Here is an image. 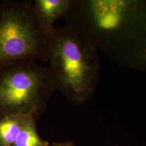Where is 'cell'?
Segmentation results:
<instances>
[{
  "label": "cell",
  "instance_id": "1",
  "mask_svg": "<svg viewBox=\"0 0 146 146\" xmlns=\"http://www.w3.org/2000/svg\"><path fill=\"white\" fill-rule=\"evenodd\" d=\"M64 18L115 64L146 72V0H74Z\"/></svg>",
  "mask_w": 146,
  "mask_h": 146
},
{
  "label": "cell",
  "instance_id": "2",
  "mask_svg": "<svg viewBox=\"0 0 146 146\" xmlns=\"http://www.w3.org/2000/svg\"><path fill=\"white\" fill-rule=\"evenodd\" d=\"M47 69L55 90L75 104L94 94L100 75L99 50L86 37L65 25L49 36Z\"/></svg>",
  "mask_w": 146,
  "mask_h": 146
},
{
  "label": "cell",
  "instance_id": "3",
  "mask_svg": "<svg viewBox=\"0 0 146 146\" xmlns=\"http://www.w3.org/2000/svg\"><path fill=\"white\" fill-rule=\"evenodd\" d=\"M55 89L46 67L33 61L0 66V119L10 115L39 117Z\"/></svg>",
  "mask_w": 146,
  "mask_h": 146
},
{
  "label": "cell",
  "instance_id": "4",
  "mask_svg": "<svg viewBox=\"0 0 146 146\" xmlns=\"http://www.w3.org/2000/svg\"><path fill=\"white\" fill-rule=\"evenodd\" d=\"M49 36L28 1L0 3V66L19 61H47Z\"/></svg>",
  "mask_w": 146,
  "mask_h": 146
},
{
  "label": "cell",
  "instance_id": "5",
  "mask_svg": "<svg viewBox=\"0 0 146 146\" xmlns=\"http://www.w3.org/2000/svg\"><path fill=\"white\" fill-rule=\"evenodd\" d=\"M73 3L74 0H35L33 2L37 21L48 36L55 29V22L67 15Z\"/></svg>",
  "mask_w": 146,
  "mask_h": 146
},
{
  "label": "cell",
  "instance_id": "6",
  "mask_svg": "<svg viewBox=\"0 0 146 146\" xmlns=\"http://www.w3.org/2000/svg\"><path fill=\"white\" fill-rule=\"evenodd\" d=\"M29 116L10 115L0 119V146H13Z\"/></svg>",
  "mask_w": 146,
  "mask_h": 146
},
{
  "label": "cell",
  "instance_id": "7",
  "mask_svg": "<svg viewBox=\"0 0 146 146\" xmlns=\"http://www.w3.org/2000/svg\"><path fill=\"white\" fill-rule=\"evenodd\" d=\"M36 119L29 116L13 146H49L48 142L38 135L36 125Z\"/></svg>",
  "mask_w": 146,
  "mask_h": 146
},
{
  "label": "cell",
  "instance_id": "8",
  "mask_svg": "<svg viewBox=\"0 0 146 146\" xmlns=\"http://www.w3.org/2000/svg\"><path fill=\"white\" fill-rule=\"evenodd\" d=\"M51 146H75L72 142L66 141L60 142H54Z\"/></svg>",
  "mask_w": 146,
  "mask_h": 146
},
{
  "label": "cell",
  "instance_id": "9",
  "mask_svg": "<svg viewBox=\"0 0 146 146\" xmlns=\"http://www.w3.org/2000/svg\"></svg>",
  "mask_w": 146,
  "mask_h": 146
}]
</instances>
